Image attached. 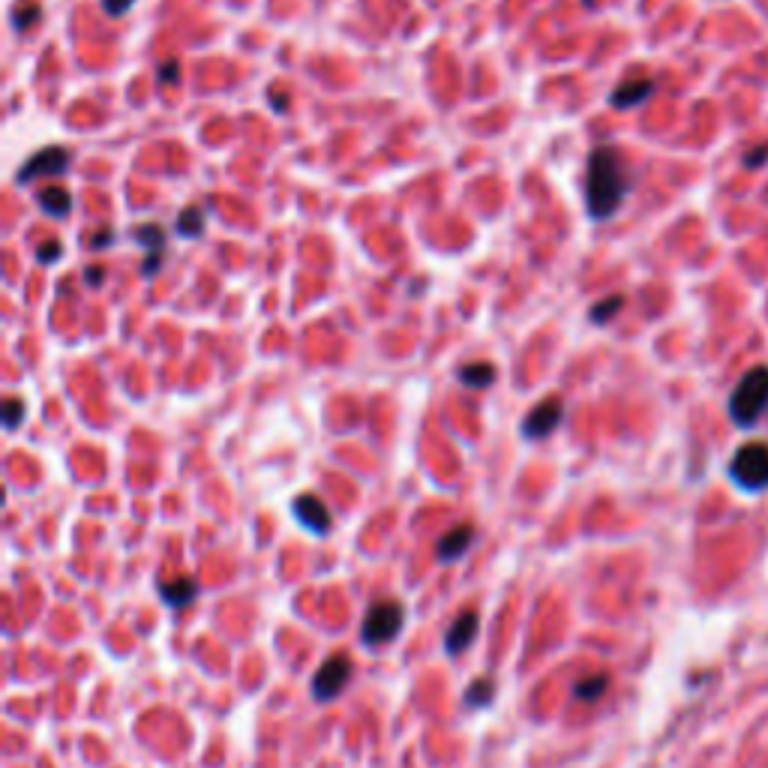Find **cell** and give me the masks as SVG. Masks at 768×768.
<instances>
[{"label": "cell", "instance_id": "cell-1", "mask_svg": "<svg viewBox=\"0 0 768 768\" xmlns=\"http://www.w3.org/2000/svg\"><path fill=\"white\" fill-rule=\"evenodd\" d=\"M630 193V175H627L625 156L615 147L604 144L594 147L585 172V208L594 220H610L622 201Z\"/></svg>", "mask_w": 768, "mask_h": 768}, {"label": "cell", "instance_id": "cell-2", "mask_svg": "<svg viewBox=\"0 0 768 768\" xmlns=\"http://www.w3.org/2000/svg\"><path fill=\"white\" fill-rule=\"evenodd\" d=\"M768 408V366H754L742 375L736 391L729 396V417L736 427L750 429Z\"/></svg>", "mask_w": 768, "mask_h": 768}, {"label": "cell", "instance_id": "cell-3", "mask_svg": "<svg viewBox=\"0 0 768 768\" xmlns=\"http://www.w3.org/2000/svg\"><path fill=\"white\" fill-rule=\"evenodd\" d=\"M729 478L747 490V493H762L768 490V445L766 441H750L736 450L729 462Z\"/></svg>", "mask_w": 768, "mask_h": 768}, {"label": "cell", "instance_id": "cell-4", "mask_svg": "<svg viewBox=\"0 0 768 768\" xmlns=\"http://www.w3.org/2000/svg\"><path fill=\"white\" fill-rule=\"evenodd\" d=\"M406 625V610L396 601H378L370 606V613L363 618V643L366 646H382L396 639V634Z\"/></svg>", "mask_w": 768, "mask_h": 768}, {"label": "cell", "instance_id": "cell-5", "mask_svg": "<svg viewBox=\"0 0 768 768\" xmlns=\"http://www.w3.org/2000/svg\"><path fill=\"white\" fill-rule=\"evenodd\" d=\"M352 658L349 655H333V658H328L325 663L319 667V672H316V679H312V693H316V700H321V703H330L333 696H340L342 691H345V684L352 681Z\"/></svg>", "mask_w": 768, "mask_h": 768}, {"label": "cell", "instance_id": "cell-6", "mask_svg": "<svg viewBox=\"0 0 768 768\" xmlns=\"http://www.w3.org/2000/svg\"><path fill=\"white\" fill-rule=\"evenodd\" d=\"M66 172H69V154H66V147H57L55 144V147L36 151V154L19 168L15 180H19V184H33V180H40V177H64Z\"/></svg>", "mask_w": 768, "mask_h": 768}, {"label": "cell", "instance_id": "cell-7", "mask_svg": "<svg viewBox=\"0 0 768 768\" xmlns=\"http://www.w3.org/2000/svg\"><path fill=\"white\" fill-rule=\"evenodd\" d=\"M561 417H564V403H561L559 396H547V399H540L538 406L528 412L526 424H523L526 439L531 441L547 439L549 432H556V429H559Z\"/></svg>", "mask_w": 768, "mask_h": 768}, {"label": "cell", "instance_id": "cell-8", "mask_svg": "<svg viewBox=\"0 0 768 768\" xmlns=\"http://www.w3.org/2000/svg\"><path fill=\"white\" fill-rule=\"evenodd\" d=\"M135 238L142 241L144 253H147V259H144L142 264V274L151 279V276H156V271L163 267L165 231L160 229V226H154V222H147V226H139V229H135Z\"/></svg>", "mask_w": 768, "mask_h": 768}, {"label": "cell", "instance_id": "cell-9", "mask_svg": "<svg viewBox=\"0 0 768 768\" xmlns=\"http://www.w3.org/2000/svg\"><path fill=\"white\" fill-rule=\"evenodd\" d=\"M295 516L304 523V526L309 528V531H316V535H328L330 528V511L325 507V502H321L319 495H297L295 498Z\"/></svg>", "mask_w": 768, "mask_h": 768}, {"label": "cell", "instance_id": "cell-10", "mask_svg": "<svg viewBox=\"0 0 768 768\" xmlns=\"http://www.w3.org/2000/svg\"><path fill=\"white\" fill-rule=\"evenodd\" d=\"M478 613L474 610H465L462 615H457V622L450 625L448 637H445V648H448L450 655H457V651H465V648L472 646V639L478 637Z\"/></svg>", "mask_w": 768, "mask_h": 768}, {"label": "cell", "instance_id": "cell-11", "mask_svg": "<svg viewBox=\"0 0 768 768\" xmlns=\"http://www.w3.org/2000/svg\"><path fill=\"white\" fill-rule=\"evenodd\" d=\"M651 94H655V81L651 78H630V81L618 85V90L610 97V102H613L615 109H637L639 102H646Z\"/></svg>", "mask_w": 768, "mask_h": 768}, {"label": "cell", "instance_id": "cell-12", "mask_svg": "<svg viewBox=\"0 0 768 768\" xmlns=\"http://www.w3.org/2000/svg\"><path fill=\"white\" fill-rule=\"evenodd\" d=\"M474 544V528L472 526H457L450 528L448 535L439 540V559L441 561H453L460 559L465 549Z\"/></svg>", "mask_w": 768, "mask_h": 768}, {"label": "cell", "instance_id": "cell-13", "mask_svg": "<svg viewBox=\"0 0 768 768\" xmlns=\"http://www.w3.org/2000/svg\"><path fill=\"white\" fill-rule=\"evenodd\" d=\"M495 363L490 361H472L465 363V366H460V382L465 384V387H474V391H481V387H490V384L495 382Z\"/></svg>", "mask_w": 768, "mask_h": 768}, {"label": "cell", "instance_id": "cell-14", "mask_svg": "<svg viewBox=\"0 0 768 768\" xmlns=\"http://www.w3.org/2000/svg\"><path fill=\"white\" fill-rule=\"evenodd\" d=\"M40 205H43V210L48 213V217L64 220L66 213L73 210V196H69L64 187H48L40 193Z\"/></svg>", "mask_w": 768, "mask_h": 768}, {"label": "cell", "instance_id": "cell-15", "mask_svg": "<svg viewBox=\"0 0 768 768\" xmlns=\"http://www.w3.org/2000/svg\"><path fill=\"white\" fill-rule=\"evenodd\" d=\"M40 19H43V7H40L36 0H22V3H15V10H12V28L19 33L31 31Z\"/></svg>", "mask_w": 768, "mask_h": 768}, {"label": "cell", "instance_id": "cell-16", "mask_svg": "<svg viewBox=\"0 0 768 768\" xmlns=\"http://www.w3.org/2000/svg\"><path fill=\"white\" fill-rule=\"evenodd\" d=\"M196 594H198V585L193 580H175V582H168V585H163L165 604H172V606H187Z\"/></svg>", "mask_w": 768, "mask_h": 768}, {"label": "cell", "instance_id": "cell-17", "mask_svg": "<svg viewBox=\"0 0 768 768\" xmlns=\"http://www.w3.org/2000/svg\"><path fill=\"white\" fill-rule=\"evenodd\" d=\"M606 684H610L606 676H589V679L577 681L573 693H577V700H582V703H594V700H601V696H604Z\"/></svg>", "mask_w": 768, "mask_h": 768}, {"label": "cell", "instance_id": "cell-18", "mask_svg": "<svg viewBox=\"0 0 768 768\" xmlns=\"http://www.w3.org/2000/svg\"><path fill=\"white\" fill-rule=\"evenodd\" d=\"M177 234L180 238H198L201 229H205V210L201 208H187L180 217H177Z\"/></svg>", "mask_w": 768, "mask_h": 768}, {"label": "cell", "instance_id": "cell-19", "mask_svg": "<svg viewBox=\"0 0 768 768\" xmlns=\"http://www.w3.org/2000/svg\"><path fill=\"white\" fill-rule=\"evenodd\" d=\"M622 307H625V297H622V295L606 297V300H601V304H597V307L592 309V321H594V325H606V321L613 319L615 312H618V309H622Z\"/></svg>", "mask_w": 768, "mask_h": 768}, {"label": "cell", "instance_id": "cell-20", "mask_svg": "<svg viewBox=\"0 0 768 768\" xmlns=\"http://www.w3.org/2000/svg\"><path fill=\"white\" fill-rule=\"evenodd\" d=\"M490 693H493V681H490V679L474 681L472 688H469V693H465V703H469V705L490 703Z\"/></svg>", "mask_w": 768, "mask_h": 768}, {"label": "cell", "instance_id": "cell-21", "mask_svg": "<svg viewBox=\"0 0 768 768\" xmlns=\"http://www.w3.org/2000/svg\"><path fill=\"white\" fill-rule=\"evenodd\" d=\"M22 417H24L22 399H7V403H3V424H7V429L19 427V424H22Z\"/></svg>", "mask_w": 768, "mask_h": 768}, {"label": "cell", "instance_id": "cell-22", "mask_svg": "<svg viewBox=\"0 0 768 768\" xmlns=\"http://www.w3.org/2000/svg\"><path fill=\"white\" fill-rule=\"evenodd\" d=\"M160 85H177L180 81V61H175V57H168V61H163V66H160Z\"/></svg>", "mask_w": 768, "mask_h": 768}, {"label": "cell", "instance_id": "cell-23", "mask_svg": "<svg viewBox=\"0 0 768 768\" xmlns=\"http://www.w3.org/2000/svg\"><path fill=\"white\" fill-rule=\"evenodd\" d=\"M132 3H135V0H102V10H106V15H111V19H118L123 12H130Z\"/></svg>", "mask_w": 768, "mask_h": 768}, {"label": "cell", "instance_id": "cell-24", "mask_svg": "<svg viewBox=\"0 0 768 768\" xmlns=\"http://www.w3.org/2000/svg\"><path fill=\"white\" fill-rule=\"evenodd\" d=\"M61 250H64V246H61V241L43 243V246H40V262H43V264L57 262V259H61Z\"/></svg>", "mask_w": 768, "mask_h": 768}, {"label": "cell", "instance_id": "cell-25", "mask_svg": "<svg viewBox=\"0 0 768 768\" xmlns=\"http://www.w3.org/2000/svg\"><path fill=\"white\" fill-rule=\"evenodd\" d=\"M102 276H106V267H88V271H85L88 286H99V283H102Z\"/></svg>", "mask_w": 768, "mask_h": 768}, {"label": "cell", "instance_id": "cell-26", "mask_svg": "<svg viewBox=\"0 0 768 768\" xmlns=\"http://www.w3.org/2000/svg\"><path fill=\"white\" fill-rule=\"evenodd\" d=\"M111 241H114V234H111V231H106V234L94 238V250H102V246H109Z\"/></svg>", "mask_w": 768, "mask_h": 768}]
</instances>
